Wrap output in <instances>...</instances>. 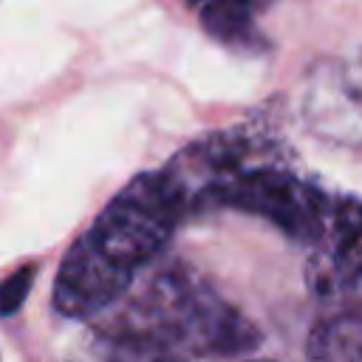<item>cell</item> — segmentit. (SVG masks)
I'll use <instances>...</instances> for the list:
<instances>
[{
	"mask_svg": "<svg viewBox=\"0 0 362 362\" xmlns=\"http://www.w3.org/2000/svg\"><path fill=\"white\" fill-rule=\"evenodd\" d=\"M308 291L331 311L362 308V204L331 198L322 235L305 263Z\"/></svg>",
	"mask_w": 362,
	"mask_h": 362,
	"instance_id": "5",
	"label": "cell"
},
{
	"mask_svg": "<svg viewBox=\"0 0 362 362\" xmlns=\"http://www.w3.org/2000/svg\"><path fill=\"white\" fill-rule=\"evenodd\" d=\"M107 362H187L184 356L156 348V345H139V342H116Z\"/></svg>",
	"mask_w": 362,
	"mask_h": 362,
	"instance_id": "10",
	"label": "cell"
},
{
	"mask_svg": "<svg viewBox=\"0 0 362 362\" xmlns=\"http://www.w3.org/2000/svg\"><path fill=\"white\" fill-rule=\"evenodd\" d=\"M34 274H37V266H23L11 277L3 280V286H0V317H11L14 311H20V305L25 303V294L34 283Z\"/></svg>",
	"mask_w": 362,
	"mask_h": 362,
	"instance_id": "9",
	"label": "cell"
},
{
	"mask_svg": "<svg viewBox=\"0 0 362 362\" xmlns=\"http://www.w3.org/2000/svg\"><path fill=\"white\" fill-rule=\"evenodd\" d=\"M105 314L102 331L113 345H156L178 356H240L260 345V331L181 263H164L141 280L133 277Z\"/></svg>",
	"mask_w": 362,
	"mask_h": 362,
	"instance_id": "1",
	"label": "cell"
},
{
	"mask_svg": "<svg viewBox=\"0 0 362 362\" xmlns=\"http://www.w3.org/2000/svg\"><path fill=\"white\" fill-rule=\"evenodd\" d=\"M257 218L288 238L314 246L322 235L331 198L311 181L300 178L294 170L277 161H249L223 189L221 204Z\"/></svg>",
	"mask_w": 362,
	"mask_h": 362,
	"instance_id": "3",
	"label": "cell"
},
{
	"mask_svg": "<svg viewBox=\"0 0 362 362\" xmlns=\"http://www.w3.org/2000/svg\"><path fill=\"white\" fill-rule=\"evenodd\" d=\"M257 362H274V359H257Z\"/></svg>",
	"mask_w": 362,
	"mask_h": 362,
	"instance_id": "11",
	"label": "cell"
},
{
	"mask_svg": "<svg viewBox=\"0 0 362 362\" xmlns=\"http://www.w3.org/2000/svg\"><path fill=\"white\" fill-rule=\"evenodd\" d=\"M136 272L113 263L105 252L93 246L88 235H82L68 255L62 257V266L57 272L54 283V308L62 317H99L113 303L122 300V294L130 288Z\"/></svg>",
	"mask_w": 362,
	"mask_h": 362,
	"instance_id": "6",
	"label": "cell"
},
{
	"mask_svg": "<svg viewBox=\"0 0 362 362\" xmlns=\"http://www.w3.org/2000/svg\"><path fill=\"white\" fill-rule=\"evenodd\" d=\"M297 110L317 139L362 150V45L311 62L300 79Z\"/></svg>",
	"mask_w": 362,
	"mask_h": 362,
	"instance_id": "4",
	"label": "cell"
},
{
	"mask_svg": "<svg viewBox=\"0 0 362 362\" xmlns=\"http://www.w3.org/2000/svg\"><path fill=\"white\" fill-rule=\"evenodd\" d=\"M181 212L158 173L136 175L85 232L113 263L139 274L173 238Z\"/></svg>",
	"mask_w": 362,
	"mask_h": 362,
	"instance_id": "2",
	"label": "cell"
},
{
	"mask_svg": "<svg viewBox=\"0 0 362 362\" xmlns=\"http://www.w3.org/2000/svg\"><path fill=\"white\" fill-rule=\"evenodd\" d=\"M308 362H362V308L322 317L308 337Z\"/></svg>",
	"mask_w": 362,
	"mask_h": 362,
	"instance_id": "7",
	"label": "cell"
},
{
	"mask_svg": "<svg viewBox=\"0 0 362 362\" xmlns=\"http://www.w3.org/2000/svg\"><path fill=\"white\" fill-rule=\"evenodd\" d=\"M257 6L252 3H209L201 8V25L229 48L240 51H263L266 40L255 23Z\"/></svg>",
	"mask_w": 362,
	"mask_h": 362,
	"instance_id": "8",
	"label": "cell"
}]
</instances>
